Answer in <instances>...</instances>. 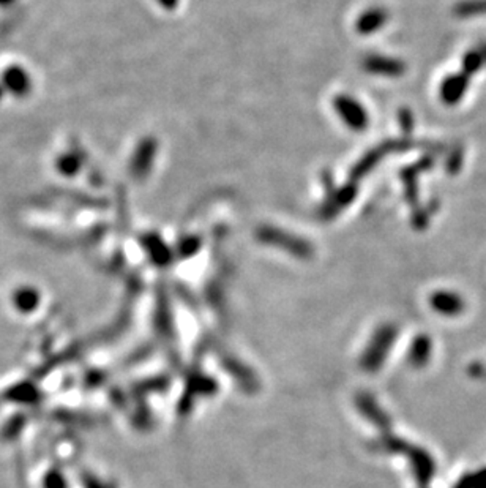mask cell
<instances>
[{"label":"cell","mask_w":486,"mask_h":488,"mask_svg":"<svg viewBox=\"0 0 486 488\" xmlns=\"http://www.w3.org/2000/svg\"><path fill=\"white\" fill-rule=\"evenodd\" d=\"M434 307L440 311H445V313H458V311L463 310V299L458 297L453 292H439L433 297Z\"/></svg>","instance_id":"cell-10"},{"label":"cell","mask_w":486,"mask_h":488,"mask_svg":"<svg viewBox=\"0 0 486 488\" xmlns=\"http://www.w3.org/2000/svg\"><path fill=\"white\" fill-rule=\"evenodd\" d=\"M388 21V11L381 6H373L365 13H362L360 18L355 23V29L360 35H369L384 27Z\"/></svg>","instance_id":"cell-6"},{"label":"cell","mask_w":486,"mask_h":488,"mask_svg":"<svg viewBox=\"0 0 486 488\" xmlns=\"http://www.w3.org/2000/svg\"><path fill=\"white\" fill-rule=\"evenodd\" d=\"M407 146H411L409 142L406 141H388L385 144H382L379 147L373 149L371 152H368L366 155H364V158H362L355 168L352 169L351 177L352 179H362L365 177V175L371 171L373 168H376V165L381 161V158H384L385 155L397 152L398 149H406Z\"/></svg>","instance_id":"cell-3"},{"label":"cell","mask_w":486,"mask_h":488,"mask_svg":"<svg viewBox=\"0 0 486 488\" xmlns=\"http://www.w3.org/2000/svg\"><path fill=\"white\" fill-rule=\"evenodd\" d=\"M463 157H464V151L463 147L456 146L455 149H452L449 157H447V163H445V169L447 173L455 175L459 171H461L463 168Z\"/></svg>","instance_id":"cell-12"},{"label":"cell","mask_w":486,"mask_h":488,"mask_svg":"<svg viewBox=\"0 0 486 488\" xmlns=\"http://www.w3.org/2000/svg\"><path fill=\"white\" fill-rule=\"evenodd\" d=\"M469 87V76L461 73H453L447 76L440 84V100H442L447 106H455L463 100L466 90Z\"/></svg>","instance_id":"cell-5"},{"label":"cell","mask_w":486,"mask_h":488,"mask_svg":"<svg viewBox=\"0 0 486 488\" xmlns=\"http://www.w3.org/2000/svg\"><path fill=\"white\" fill-rule=\"evenodd\" d=\"M483 65H486V63H485L482 51L478 48L471 49L463 57V73L468 75V76L475 75L482 70Z\"/></svg>","instance_id":"cell-11"},{"label":"cell","mask_w":486,"mask_h":488,"mask_svg":"<svg viewBox=\"0 0 486 488\" xmlns=\"http://www.w3.org/2000/svg\"><path fill=\"white\" fill-rule=\"evenodd\" d=\"M453 15L458 18H475L486 15V0H463L455 5Z\"/></svg>","instance_id":"cell-9"},{"label":"cell","mask_w":486,"mask_h":488,"mask_svg":"<svg viewBox=\"0 0 486 488\" xmlns=\"http://www.w3.org/2000/svg\"><path fill=\"white\" fill-rule=\"evenodd\" d=\"M478 49L482 51V54H483V58H485V63H486V42L480 43V46H478Z\"/></svg>","instance_id":"cell-15"},{"label":"cell","mask_w":486,"mask_h":488,"mask_svg":"<svg viewBox=\"0 0 486 488\" xmlns=\"http://www.w3.org/2000/svg\"><path fill=\"white\" fill-rule=\"evenodd\" d=\"M155 142L152 139H147L142 142V146L138 149L136 154V163H134V171L136 174H146L152 166V161L155 157Z\"/></svg>","instance_id":"cell-8"},{"label":"cell","mask_w":486,"mask_h":488,"mask_svg":"<svg viewBox=\"0 0 486 488\" xmlns=\"http://www.w3.org/2000/svg\"><path fill=\"white\" fill-rule=\"evenodd\" d=\"M364 70L376 76L398 77L406 71V65L398 58L387 56H366L364 58Z\"/></svg>","instance_id":"cell-4"},{"label":"cell","mask_w":486,"mask_h":488,"mask_svg":"<svg viewBox=\"0 0 486 488\" xmlns=\"http://www.w3.org/2000/svg\"><path fill=\"white\" fill-rule=\"evenodd\" d=\"M355 193H357V190H355L354 185L343 187V188H340L338 192H335L333 196L330 198L326 204H324L322 211H321L322 217H326V218L335 217L336 213L343 209V207H346L347 204L352 203V199L355 198Z\"/></svg>","instance_id":"cell-7"},{"label":"cell","mask_w":486,"mask_h":488,"mask_svg":"<svg viewBox=\"0 0 486 488\" xmlns=\"http://www.w3.org/2000/svg\"><path fill=\"white\" fill-rule=\"evenodd\" d=\"M10 2H13V0H0V4H2V5H6V4H10Z\"/></svg>","instance_id":"cell-16"},{"label":"cell","mask_w":486,"mask_h":488,"mask_svg":"<svg viewBox=\"0 0 486 488\" xmlns=\"http://www.w3.org/2000/svg\"><path fill=\"white\" fill-rule=\"evenodd\" d=\"M259 239L262 242H267L276 246H283V249H288L295 255L300 256H308L309 255V244L305 242L302 239H297L294 236H290L288 232H283L280 230H275V227H261L257 232Z\"/></svg>","instance_id":"cell-2"},{"label":"cell","mask_w":486,"mask_h":488,"mask_svg":"<svg viewBox=\"0 0 486 488\" xmlns=\"http://www.w3.org/2000/svg\"><path fill=\"white\" fill-rule=\"evenodd\" d=\"M333 106L336 114L341 117V120L346 123V125L355 130V132H364L369 123V117L366 109L362 106V103H359L355 99L349 95H338L333 100Z\"/></svg>","instance_id":"cell-1"},{"label":"cell","mask_w":486,"mask_h":488,"mask_svg":"<svg viewBox=\"0 0 486 488\" xmlns=\"http://www.w3.org/2000/svg\"><path fill=\"white\" fill-rule=\"evenodd\" d=\"M399 122H401V125H403L404 128L409 127V130L412 128V115L411 113H407V111H403V113L399 114Z\"/></svg>","instance_id":"cell-13"},{"label":"cell","mask_w":486,"mask_h":488,"mask_svg":"<svg viewBox=\"0 0 486 488\" xmlns=\"http://www.w3.org/2000/svg\"><path fill=\"white\" fill-rule=\"evenodd\" d=\"M158 4L167 10H174L179 5V0H158Z\"/></svg>","instance_id":"cell-14"}]
</instances>
